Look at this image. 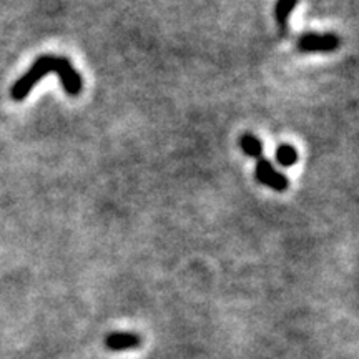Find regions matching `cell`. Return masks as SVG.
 <instances>
[{
  "instance_id": "cell-4",
  "label": "cell",
  "mask_w": 359,
  "mask_h": 359,
  "mask_svg": "<svg viewBox=\"0 0 359 359\" xmlns=\"http://www.w3.org/2000/svg\"><path fill=\"white\" fill-rule=\"evenodd\" d=\"M105 346L110 351L120 353L128 349H137L142 346V336L130 331H114L105 338Z\"/></svg>"
},
{
  "instance_id": "cell-2",
  "label": "cell",
  "mask_w": 359,
  "mask_h": 359,
  "mask_svg": "<svg viewBox=\"0 0 359 359\" xmlns=\"http://www.w3.org/2000/svg\"><path fill=\"white\" fill-rule=\"evenodd\" d=\"M341 40L334 34H306L298 40V50L309 52H333L339 47Z\"/></svg>"
},
{
  "instance_id": "cell-3",
  "label": "cell",
  "mask_w": 359,
  "mask_h": 359,
  "mask_svg": "<svg viewBox=\"0 0 359 359\" xmlns=\"http://www.w3.org/2000/svg\"><path fill=\"white\" fill-rule=\"evenodd\" d=\"M255 175H257V180L263 185L276 191H285L288 188L290 182L285 175L278 172V170L273 167V163L268 158H258L257 161V170H255Z\"/></svg>"
},
{
  "instance_id": "cell-6",
  "label": "cell",
  "mask_w": 359,
  "mask_h": 359,
  "mask_svg": "<svg viewBox=\"0 0 359 359\" xmlns=\"http://www.w3.org/2000/svg\"><path fill=\"white\" fill-rule=\"evenodd\" d=\"M240 147L248 156H253V158H262L263 143L258 137H255V135L245 133L243 137L240 138Z\"/></svg>"
},
{
  "instance_id": "cell-1",
  "label": "cell",
  "mask_w": 359,
  "mask_h": 359,
  "mask_svg": "<svg viewBox=\"0 0 359 359\" xmlns=\"http://www.w3.org/2000/svg\"><path fill=\"white\" fill-rule=\"evenodd\" d=\"M57 74L60 79L62 87L70 97L80 95L83 88V79L77 70L74 69L72 62L65 57L55 55H42L34 62L32 67L25 72L22 77L12 85L11 97L12 100L22 102L29 97L32 88L42 80L45 75Z\"/></svg>"
},
{
  "instance_id": "cell-5",
  "label": "cell",
  "mask_w": 359,
  "mask_h": 359,
  "mask_svg": "<svg viewBox=\"0 0 359 359\" xmlns=\"http://www.w3.org/2000/svg\"><path fill=\"white\" fill-rule=\"evenodd\" d=\"M296 6H298V0H278V2H276L275 17H276L278 25L281 27V30H286L290 15L293 13Z\"/></svg>"
},
{
  "instance_id": "cell-7",
  "label": "cell",
  "mask_w": 359,
  "mask_h": 359,
  "mask_svg": "<svg viewBox=\"0 0 359 359\" xmlns=\"http://www.w3.org/2000/svg\"><path fill=\"white\" fill-rule=\"evenodd\" d=\"M275 156L281 167H293L296 161H298V151L290 143H283V145L278 147Z\"/></svg>"
}]
</instances>
